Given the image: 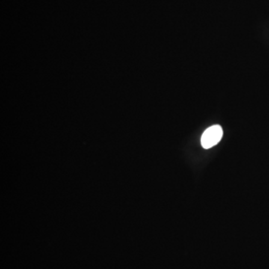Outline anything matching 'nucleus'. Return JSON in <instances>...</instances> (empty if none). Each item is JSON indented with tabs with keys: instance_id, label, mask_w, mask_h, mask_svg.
<instances>
[{
	"instance_id": "nucleus-1",
	"label": "nucleus",
	"mask_w": 269,
	"mask_h": 269,
	"mask_svg": "<svg viewBox=\"0 0 269 269\" xmlns=\"http://www.w3.org/2000/svg\"><path fill=\"white\" fill-rule=\"evenodd\" d=\"M223 130L219 125H214L206 130L202 134V144L205 149H210L216 146L222 140Z\"/></svg>"
}]
</instances>
